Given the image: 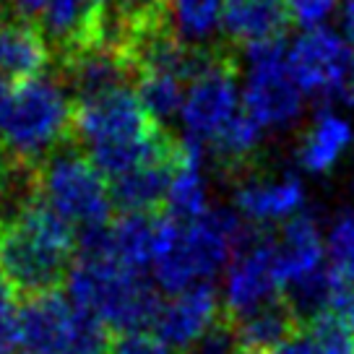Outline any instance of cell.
<instances>
[{"instance_id": "cell-1", "label": "cell", "mask_w": 354, "mask_h": 354, "mask_svg": "<svg viewBox=\"0 0 354 354\" xmlns=\"http://www.w3.org/2000/svg\"><path fill=\"white\" fill-rule=\"evenodd\" d=\"M73 227L39 196L0 216V274L16 299L60 292L73 263Z\"/></svg>"}, {"instance_id": "cell-2", "label": "cell", "mask_w": 354, "mask_h": 354, "mask_svg": "<svg viewBox=\"0 0 354 354\" xmlns=\"http://www.w3.org/2000/svg\"><path fill=\"white\" fill-rule=\"evenodd\" d=\"M66 297L76 310L100 318L110 331L138 333L154 326L162 302L154 284L112 255H78L66 279Z\"/></svg>"}, {"instance_id": "cell-3", "label": "cell", "mask_w": 354, "mask_h": 354, "mask_svg": "<svg viewBox=\"0 0 354 354\" xmlns=\"http://www.w3.org/2000/svg\"><path fill=\"white\" fill-rule=\"evenodd\" d=\"M73 100L53 76H37L13 86L0 141L19 162L42 165L57 146L71 141Z\"/></svg>"}, {"instance_id": "cell-4", "label": "cell", "mask_w": 354, "mask_h": 354, "mask_svg": "<svg viewBox=\"0 0 354 354\" xmlns=\"http://www.w3.org/2000/svg\"><path fill=\"white\" fill-rule=\"evenodd\" d=\"M243 232L245 224L240 214L209 209L203 216L183 224L175 248L154 263V281L172 295L209 281L219 268L232 263Z\"/></svg>"}, {"instance_id": "cell-5", "label": "cell", "mask_w": 354, "mask_h": 354, "mask_svg": "<svg viewBox=\"0 0 354 354\" xmlns=\"http://www.w3.org/2000/svg\"><path fill=\"white\" fill-rule=\"evenodd\" d=\"M39 198L71 227H107L112 216L110 185L73 141L57 146L39 165Z\"/></svg>"}, {"instance_id": "cell-6", "label": "cell", "mask_w": 354, "mask_h": 354, "mask_svg": "<svg viewBox=\"0 0 354 354\" xmlns=\"http://www.w3.org/2000/svg\"><path fill=\"white\" fill-rule=\"evenodd\" d=\"M162 131L165 125L146 112L133 88H120L100 100L73 104L71 141L81 151L104 149V146L146 144L154 141Z\"/></svg>"}, {"instance_id": "cell-7", "label": "cell", "mask_w": 354, "mask_h": 354, "mask_svg": "<svg viewBox=\"0 0 354 354\" xmlns=\"http://www.w3.org/2000/svg\"><path fill=\"white\" fill-rule=\"evenodd\" d=\"M248 60L243 102L245 112L261 128H277L295 120L302 110V91L289 71V50L284 42L250 44L243 50Z\"/></svg>"}, {"instance_id": "cell-8", "label": "cell", "mask_w": 354, "mask_h": 354, "mask_svg": "<svg viewBox=\"0 0 354 354\" xmlns=\"http://www.w3.org/2000/svg\"><path fill=\"white\" fill-rule=\"evenodd\" d=\"M277 240L261 227H245L224 281V315L240 321L279 299Z\"/></svg>"}, {"instance_id": "cell-9", "label": "cell", "mask_w": 354, "mask_h": 354, "mask_svg": "<svg viewBox=\"0 0 354 354\" xmlns=\"http://www.w3.org/2000/svg\"><path fill=\"white\" fill-rule=\"evenodd\" d=\"M289 71L302 94L346 102L354 73V47L331 29H313L292 44Z\"/></svg>"}, {"instance_id": "cell-10", "label": "cell", "mask_w": 354, "mask_h": 354, "mask_svg": "<svg viewBox=\"0 0 354 354\" xmlns=\"http://www.w3.org/2000/svg\"><path fill=\"white\" fill-rule=\"evenodd\" d=\"M237 53L230 44L224 55L214 66L190 81L185 88V102L180 118L185 122L188 138L193 141H214L219 131L237 115Z\"/></svg>"}, {"instance_id": "cell-11", "label": "cell", "mask_w": 354, "mask_h": 354, "mask_svg": "<svg viewBox=\"0 0 354 354\" xmlns=\"http://www.w3.org/2000/svg\"><path fill=\"white\" fill-rule=\"evenodd\" d=\"M60 60V76L66 86L68 97L73 104L100 100L104 94L133 88V68L128 57L120 50L91 44V47H78L73 53L57 57Z\"/></svg>"}, {"instance_id": "cell-12", "label": "cell", "mask_w": 354, "mask_h": 354, "mask_svg": "<svg viewBox=\"0 0 354 354\" xmlns=\"http://www.w3.org/2000/svg\"><path fill=\"white\" fill-rule=\"evenodd\" d=\"M221 315L224 313H219L216 292L209 281H203V284H196V287L172 295V299L162 302L154 318V336L162 344H167L172 352L175 349L185 352Z\"/></svg>"}, {"instance_id": "cell-13", "label": "cell", "mask_w": 354, "mask_h": 354, "mask_svg": "<svg viewBox=\"0 0 354 354\" xmlns=\"http://www.w3.org/2000/svg\"><path fill=\"white\" fill-rule=\"evenodd\" d=\"M53 60V47L47 44L39 26L0 3V81L19 86L24 81L44 76Z\"/></svg>"}, {"instance_id": "cell-14", "label": "cell", "mask_w": 354, "mask_h": 354, "mask_svg": "<svg viewBox=\"0 0 354 354\" xmlns=\"http://www.w3.org/2000/svg\"><path fill=\"white\" fill-rule=\"evenodd\" d=\"M76 308L60 292L24 299L19 310L21 346L26 354H68Z\"/></svg>"}, {"instance_id": "cell-15", "label": "cell", "mask_w": 354, "mask_h": 354, "mask_svg": "<svg viewBox=\"0 0 354 354\" xmlns=\"http://www.w3.org/2000/svg\"><path fill=\"white\" fill-rule=\"evenodd\" d=\"M289 0H227L221 29L227 42L237 44H263L284 42L292 26Z\"/></svg>"}, {"instance_id": "cell-16", "label": "cell", "mask_w": 354, "mask_h": 354, "mask_svg": "<svg viewBox=\"0 0 354 354\" xmlns=\"http://www.w3.org/2000/svg\"><path fill=\"white\" fill-rule=\"evenodd\" d=\"M180 144L169 151V154L151 159L133 169L128 175L118 177L110 183V198L112 206L122 209V214H156V211L167 206V196H169V185L175 177L177 156H180Z\"/></svg>"}, {"instance_id": "cell-17", "label": "cell", "mask_w": 354, "mask_h": 354, "mask_svg": "<svg viewBox=\"0 0 354 354\" xmlns=\"http://www.w3.org/2000/svg\"><path fill=\"white\" fill-rule=\"evenodd\" d=\"M234 203L240 216L255 224L279 219L289 221L302 211L305 188L295 175H284L279 180H245L234 193Z\"/></svg>"}, {"instance_id": "cell-18", "label": "cell", "mask_w": 354, "mask_h": 354, "mask_svg": "<svg viewBox=\"0 0 354 354\" xmlns=\"http://www.w3.org/2000/svg\"><path fill=\"white\" fill-rule=\"evenodd\" d=\"M323 268V240L310 214H297L281 227L277 240V271L281 287Z\"/></svg>"}, {"instance_id": "cell-19", "label": "cell", "mask_w": 354, "mask_h": 354, "mask_svg": "<svg viewBox=\"0 0 354 354\" xmlns=\"http://www.w3.org/2000/svg\"><path fill=\"white\" fill-rule=\"evenodd\" d=\"M201 159L203 149L193 138H183L180 156H177L175 177L167 196V214H172L180 221H193L206 214V183L201 175Z\"/></svg>"}, {"instance_id": "cell-20", "label": "cell", "mask_w": 354, "mask_h": 354, "mask_svg": "<svg viewBox=\"0 0 354 354\" xmlns=\"http://www.w3.org/2000/svg\"><path fill=\"white\" fill-rule=\"evenodd\" d=\"M232 326L240 349L258 354H274L299 328V323L295 321L292 310L284 305L281 297L250 315H245L240 321H232Z\"/></svg>"}, {"instance_id": "cell-21", "label": "cell", "mask_w": 354, "mask_h": 354, "mask_svg": "<svg viewBox=\"0 0 354 354\" xmlns=\"http://www.w3.org/2000/svg\"><path fill=\"white\" fill-rule=\"evenodd\" d=\"M156 214H120L110 224V253L125 268L141 271L154 263Z\"/></svg>"}, {"instance_id": "cell-22", "label": "cell", "mask_w": 354, "mask_h": 354, "mask_svg": "<svg viewBox=\"0 0 354 354\" xmlns=\"http://www.w3.org/2000/svg\"><path fill=\"white\" fill-rule=\"evenodd\" d=\"M349 144H352L349 122L333 112H321L299 146V165L310 172H328Z\"/></svg>"}, {"instance_id": "cell-23", "label": "cell", "mask_w": 354, "mask_h": 354, "mask_svg": "<svg viewBox=\"0 0 354 354\" xmlns=\"http://www.w3.org/2000/svg\"><path fill=\"white\" fill-rule=\"evenodd\" d=\"M261 133L263 128L248 112H237L211 141L219 165L227 167L230 172H245L248 165H253L255 154L261 149Z\"/></svg>"}, {"instance_id": "cell-24", "label": "cell", "mask_w": 354, "mask_h": 354, "mask_svg": "<svg viewBox=\"0 0 354 354\" xmlns=\"http://www.w3.org/2000/svg\"><path fill=\"white\" fill-rule=\"evenodd\" d=\"M227 0H169L177 37L190 47H209L224 19Z\"/></svg>"}, {"instance_id": "cell-25", "label": "cell", "mask_w": 354, "mask_h": 354, "mask_svg": "<svg viewBox=\"0 0 354 354\" xmlns=\"http://www.w3.org/2000/svg\"><path fill=\"white\" fill-rule=\"evenodd\" d=\"M185 88V81H180L172 73H141L133 84L138 102L156 122H165L177 110H183Z\"/></svg>"}, {"instance_id": "cell-26", "label": "cell", "mask_w": 354, "mask_h": 354, "mask_svg": "<svg viewBox=\"0 0 354 354\" xmlns=\"http://www.w3.org/2000/svg\"><path fill=\"white\" fill-rule=\"evenodd\" d=\"M112 342H115V336L100 318L88 315L84 310H76L68 354H110Z\"/></svg>"}, {"instance_id": "cell-27", "label": "cell", "mask_w": 354, "mask_h": 354, "mask_svg": "<svg viewBox=\"0 0 354 354\" xmlns=\"http://www.w3.org/2000/svg\"><path fill=\"white\" fill-rule=\"evenodd\" d=\"M326 248H328L333 268L346 279H354V209L344 211L333 221Z\"/></svg>"}, {"instance_id": "cell-28", "label": "cell", "mask_w": 354, "mask_h": 354, "mask_svg": "<svg viewBox=\"0 0 354 354\" xmlns=\"http://www.w3.org/2000/svg\"><path fill=\"white\" fill-rule=\"evenodd\" d=\"M237 352H240V342H237L232 321L227 315H221L219 321L214 323L201 339H196V342L190 344L183 354H237Z\"/></svg>"}, {"instance_id": "cell-29", "label": "cell", "mask_w": 354, "mask_h": 354, "mask_svg": "<svg viewBox=\"0 0 354 354\" xmlns=\"http://www.w3.org/2000/svg\"><path fill=\"white\" fill-rule=\"evenodd\" d=\"M339 0H289V11H292V21L302 26V29H321V24L328 19L336 8Z\"/></svg>"}, {"instance_id": "cell-30", "label": "cell", "mask_w": 354, "mask_h": 354, "mask_svg": "<svg viewBox=\"0 0 354 354\" xmlns=\"http://www.w3.org/2000/svg\"><path fill=\"white\" fill-rule=\"evenodd\" d=\"M110 354H175L167 344H162L154 333H120L112 342Z\"/></svg>"}, {"instance_id": "cell-31", "label": "cell", "mask_w": 354, "mask_h": 354, "mask_svg": "<svg viewBox=\"0 0 354 354\" xmlns=\"http://www.w3.org/2000/svg\"><path fill=\"white\" fill-rule=\"evenodd\" d=\"M21 349L19 310L13 308L11 295L0 297V354H16Z\"/></svg>"}, {"instance_id": "cell-32", "label": "cell", "mask_w": 354, "mask_h": 354, "mask_svg": "<svg viewBox=\"0 0 354 354\" xmlns=\"http://www.w3.org/2000/svg\"><path fill=\"white\" fill-rule=\"evenodd\" d=\"M274 354H323V346L313 328H297Z\"/></svg>"}, {"instance_id": "cell-33", "label": "cell", "mask_w": 354, "mask_h": 354, "mask_svg": "<svg viewBox=\"0 0 354 354\" xmlns=\"http://www.w3.org/2000/svg\"><path fill=\"white\" fill-rule=\"evenodd\" d=\"M8 8H11L16 16H21L26 21L37 24L39 21V16L44 13V8L50 6V0H3Z\"/></svg>"}, {"instance_id": "cell-34", "label": "cell", "mask_w": 354, "mask_h": 354, "mask_svg": "<svg viewBox=\"0 0 354 354\" xmlns=\"http://www.w3.org/2000/svg\"><path fill=\"white\" fill-rule=\"evenodd\" d=\"M11 94H13V86H11V84H6V81H0V128H3V122H6V115H8V104H11Z\"/></svg>"}, {"instance_id": "cell-35", "label": "cell", "mask_w": 354, "mask_h": 354, "mask_svg": "<svg viewBox=\"0 0 354 354\" xmlns=\"http://www.w3.org/2000/svg\"><path fill=\"white\" fill-rule=\"evenodd\" d=\"M3 295H11V289H8V284H6V279H3V274H0V297ZM13 297V295H11Z\"/></svg>"}, {"instance_id": "cell-36", "label": "cell", "mask_w": 354, "mask_h": 354, "mask_svg": "<svg viewBox=\"0 0 354 354\" xmlns=\"http://www.w3.org/2000/svg\"><path fill=\"white\" fill-rule=\"evenodd\" d=\"M86 3H110V0H86Z\"/></svg>"}]
</instances>
